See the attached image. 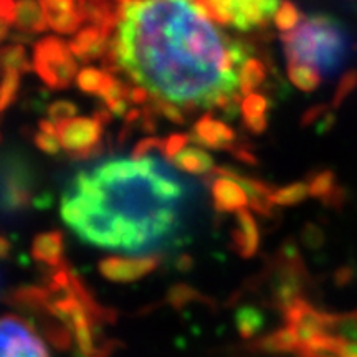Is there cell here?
I'll return each mask as SVG.
<instances>
[{"label": "cell", "mask_w": 357, "mask_h": 357, "mask_svg": "<svg viewBox=\"0 0 357 357\" xmlns=\"http://www.w3.org/2000/svg\"><path fill=\"white\" fill-rule=\"evenodd\" d=\"M250 53L252 45L223 37L190 0H128L102 61L105 71H124L151 96L215 109L240 91Z\"/></svg>", "instance_id": "obj_1"}, {"label": "cell", "mask_w": 357, "mask_h": 357, "mask_svg": "<svg viewBox=\"0 0 357 357\" xmlns=\"http://www.w3.org/2000/svg\"><path fill=\"white\" fill-rule=\"evenodd\" d=\"M185 199L184 182L155 159H111L71 178L60 211L83 242L141 255L176 238Z\"/></svg>", "instance_id": "obj_2"}, {"label": "cell", "mask_w": 357, "mask_h": 357, "mask_svg": "<svg viewBox=\"0 0 357 357\" xmlns=\"http://www.w3.org/2000/svg\"><path fill=\"white\" fill-rule=\"evenodd\" d=\"M287 61H300L333 77L351 55V38L344 25L329 15H312L296 30L281 35Z\"/></svg>", "instance_id": "obj_3"}, {"label": "cell", "mask_w": 357, "mask_h": 357, "mask_svg": "<svg viewBox=\"0 0 357 357\" xmlns=\"http://www.w3.org/2000/svg\"><path fill=\"white\" fill-rule=\"evenodd\" d=\"M307 283L310 275L300 248L294 240H284L270 268V284L276 303L288 311L303 300Z\"/></svg>", "instance_id": "obj_4"}, {"label": "cell", "mask_w": 357, "mask_h": 357, "mask_svg": "<svg viewBox=\"0 0 357 357\" xmlns=\"http://www.w3.org/2000/svg\"><path fill=\"white\" fill-rule=\"evenodd\" d=\"M33 68L53 89H66L79 73L70 45L56 37H45L35 43Z\"/></svg>", "instance_id": "obj_5"}, {"label": "cell", "mask_w": 357, "mask_h": 357, "mask_svg": "<svg viewBox=\"0 0 357 357\" xmlns=\"http://www.w3.org/2000/svg\"><path fill=\"white\" fill-rule=\"evenodd\" d=\"M56 137L71 159L86 160L102 151V124L93 118H71L55 124Z\"/></svg>", "instance_id": "obj_6"}, {"label": "cell", "mask_w": 357, "mask_h": 357, "mask_svg": "<svg viewBox=\"0 0 357 357\" xmlns=\"http://www.w3.org/2000/svg\"><path fill=\"white\" fill-rule=\"evenodd\" d=\"M218 24H231L235 29L248 32L268 24L280 8V0H211Z\"/></svg>", "instance_id": "obj_7"}, {"label": "cell", "mask_w": 357, "mask_h": 357, "mask_svg": "<svg viewBox=\"0 0 357 357\" xmlns=\"http://www.w3.org/2000/svg\"><path fill=\"white\" fill-rule=\"evenodd\" d=\"M0 357H52L42 336L29 321L0 318Z\"/></svg>", "instance_id": "obj_8"}, {"label": "cell", "mask_w": 357, "mask_h": 357, "mask_svg": "<svg viewBox=\"0 0 357 357\" xmlns=\"http://www.w3.org/2000/svg\"><path fill=\"white\" fill-rule=\"evenodd\" d=\"M0 182V207L6 212H19L33 199V177L24 162H13L3 171Z\"/></svg>", "instance_id": "obj_9"}, {"label": "cell", "mask_w": 357, "mask_h": 357, "mask_svg": "<svg viewBox=\"0 0 357 357\" xmlns=\"http://www.w3.org/2000/svg\"><path fill=\"white\" fill-rule=\"evenodd\" d=\"M159 265V255L108 257L100 261V273L114 283H131L153 273Z\"/></svg>", "instance_id": "obj_10"}, {"label": "cell", "mask_w": 357, "mask_h": 357, "mask_svg": "<svg viewBox=\"0 0 357 357\" xmlns=\"http://www.w3.org/2000/svg\"><path fill=\"white\" fill-rule=\"evenodd\" d=\"M189 139L195 146L208 147V149H229L231 151L236 142L235 131L225 123L213 119L211 114H205L194 124L189 134Z\"/></svg>", "instance_id": "obj_11"}, {"label": "cell", "mask_w": 357, "mask_h": 357, "mask_svg": "<svg viewBox=\"0 0 357 357\" xmlns=\"http://www.w3.org/2000/svg\"><path fill=\"white\" fill-rule=\"evenodd\" d=\"M42 2L47 24L58 33H73L82 26L84 20L75 0H40Z\"/></svg>", "instance_id": "obj_12"}, {"label": "cell", "mask_w": 357, "mask_h": 357, "mask_svg": "<svg viewBox=\"0 0 357 357\" xmlns=\"http://www.w3.org/2000/svg\"><path fill=\"white\" fill-rule=\"evenodd\" d=\"M310 187V195L312 199L319 200L328 208H341L346 202L344 187L337 182L336 174L331 169H319L311 172L306 178Z\"/></svg>", "instance_id": "obj_13"}, {"label": "cell", "mask_w": 357, "mask_h": 357, "mask_svg": "<svg viewBox=\"0 0 357 357\" xmlns=\"http://www.w3.org/2000/svg\"><path fill=\"white\" fill-rule=\"evenodd\" d=\"M111 37H113V33L106 32L100 26L88 25L79 30V33L68 45L77 60L88 63V61L98 60V58H105Z\"/></svg>", "instance_id": "obj_14"}, {"label": "cell", "mask_w": 357, "mask_h": 357, "mask_svg": "<svg viewBox=\"0 0 357 357\" xmlns=\"http://www.w3.org/2000/svg\"><path fill=\"white\" fill-rule=\"evenodd\" d=\"M212 199L213 208L220 213H231L242 212L248 205V195L243 190V187L236 184L235 181L227 177L213 178L212 185Z\"/></svg>", "instance_id": "obj_15"}, {"label": "cell", "mask_w": 357, "mask_h": 357, "mask_svg": "<svg viewBox=\"0 0 357 357\" xmlns=\"http://www.w3.org/2000/svg\"><path fill=\"white\" fill-rule=\"evenodd\" d=\"M231 245L242 258H252L257 255L260 247V230L255 217L248 211H242L235 217V229L231 230Z\"/></svg>", "instance_id": "obj_16"}, {"label": "cell", "mask_w": 357, "mask_h": 357, "mask_svg": "<svg viewBox=\"0 0 357 357\" xmlns=\"http://www.w3.org/2000/svg\"><path fill=\"white\" fill-rule=\"evenodd\" d=\"M65 235L60 230L43 231L35 236L32 243V257L38 263L50 268H60L65 265Z\"/></svg>", "instance_id": "obj_17"}, {"label": "cell", "mask_w": 357, "mask_h": 357, "mask_svg": "<svg viewBox=\"0 0 357 357\" xmlns=\"http://www.w3.org/2000/svg\"><path fill=\"white\" fill-rule=\"evenodd\" d=\"M13 24L24 33L43 32L48 24L42 2L40 0H19L15 7V22Z\"/></svg>", "instance_id": "obj_18"}, {"label": "cell", "mask_w": 357, "mask_h": 357, "mask_svg": "<svg viewBox=\"0 0 357 357\" xmlns=\"http://www.w3.org/2000/svg\"><path fill=\"white\" fill-rule=\"evenodd\" d=\"M174 167L178 171L187 172V174H207L215 169L213 166V159L211 154L205 153L200 147L189 146L182 151L181 154H177L172 160Z\"/></svg>", "instance_id": "obj_19"}, {"label": "cell", "mask_w": 357, "mask_h": 357, "mask_svg": "<svg viewBox=\"0 0 357 357\" xmlns=\"http://www.w3.org/2000/svg\"><path fill=\"white\" fill-rule=\"evenodd\" d=\"M326 334L346 344H357V310L344 314H328Z\"/></svg>", "instance_id": "obj_20"}, {"label": "cell", "mask_w": 357, "mask_h": 357, "mask_svg": "<svg viewBox=\"0 0 357 357\" xmlns=\"http://www.w3.org/2000/svg\"><path fill=\"white\" fill-rule=\"evenodd\" d=\"M288 78L294 86L305 93H312L319 88L323 75L318 70L300 61H288Z\"/></svg>", "instance_id": "obj_21"}, {"label": "cell", "mask_w": 357, "mask_h": 357, "mask_svg": "<svg viewBox=\"0 0 357 357\" xmlns=\"http://www.w3.org/2000/svg\"><path fill=\"white\" fill-rule=\"evenodd\" d=\"M266 79V66L263 65V61L258 60V58H250L242 66L238 75V82H240V93L243 96L252 95L253 91L258 86H261Z\"/></svg>", "instance_id": "obj_22"}, {"label": "cell", "mask_w": 357, "mask_h": 357, "mask_svg": "<svg viewBox=\"0 0 357 357\" xmlns=\"http://www.w3.org/2000/svg\"><path fill=\"white\" fill-rule=\"evenodd\" d=\"M113 75L105 70L83 68L77 77V86L83 93H88V95L101 96V93L108 88V84L113 82Z\"/></svg>", "instance_id": "obj_23"}, {"label": "cell", "mask_w": 357, "mask_h": 357, "mask_svg": "<svg viewBox=\"0 0 357 357\" xmlns=\"http://www.w3.org/2000/svg\"><path fill=\"white\" fill-rule=\"evenodd\" d=\"M310 195V187H307L306 181L293 182V184L280 187V189H275L273 194H271V202L275 205H281V207H293V205H298L305 202Z\"/></svg>", "instance_id": "obj_24"}, {"label": "cell", "mask_w": 357, "mask_h": 357, "mask_svg": "<svg viewBox=\"0 0 357 357\" xmlns=\"http://www.w3.org/2000/svg\"><path fill=\"white\" fill-rule=\"evenodd\" d=\"M0 66L3 71L13 70L19 73H25L30 70L29 58H26V52L22 45H10L0 50Z\"/></svg>", "instance_id": "obj_25"}, {"label": "cell", "mask_w": 357, "mask_h": 357, "mask_svg": "<svg viewBox=\"0 0 357 357\" xmlns=\"http://www.w3.org/2000/svg\"><path fill=\"white\" fill-rule=\"evenodd\" d=\"M301 22V12L294 6L291 0H283L275 15V24L283 33H289L296 30Z\"/></svg>", "instance_id": "obj_26"}, {"label": "cell", "mask_w": 357, "mask_h": 357, "mask_svg": "<svg viewBox=\"0 0 357 357\" xmlns=\"http://www.w3.org/2000/svg\"><path fill=\"white\" fill-rule=\"evenodd\" d=\"M270 100L265 95H258V93H252V95L245 96L242 101V114L243 121L247 119H258V118H268L266 111L270 108Z\"/></svg>", "instance_id": "obj_27"}, {"label": "cell", "mask_w": 357, "mask_h": 357, "mask_svg": "<svg viewBox=\"0 0 357 357\" xmlns=\"http://www.w3.org/2000/svg\"><path fill=\"white\" fill-rule=\"evenodd\" d=\"M356 89H357V70L346 71L344 77L339 79L333 100L329 102L331 109L336 111L341 108V106L344 105V101L356 91Z\"/></svg>", "instance_id": "obj_28"}, {"label": "cell", "mask_w": 357, "mask_h": 357, "mask_svg": "<svg viewBox=\"0 0 357 357\" xmlns=\"http://www.w3.org/2000/svg\"><path fill=\"white\" fill-rule=\"evenodd\" d=\"M20 84V73L13 70H6L0 82V111H3L15 100Z\"/></svg>", "instance_id": "obj_29"}, {"label": "cell", "mask_w": 357, "mask_h": 357, "mask_svg": "<svg viewBox=\"0 0 357 357\" xmlns=\"http://www.w3.org/2000/svg\"><path fill=\"white\" fill-rule=\"evenodd\" d=\"M147 106H149V108L153 109L155 114H160L162 118L169 119V121H172L176 124H184L185 123V116H184V113H182V109L178 108L177 105H174V102L164 100V98L153 96Z\"/></svg>", "instance_id": "obj_30"}, {"label": "cell", "mask_w": 357, "mask_h": 357, "mask_svg": "<svg viewBox=\"0 0 357 357\" xmlns=\"http://www.w3.org/2000/svg\"><path fill=\"white\" fill-rule=\"evenodd\" d=\"M77 105L66 100H58L48 106V121L58 124L66 119H71L77 114Z\"/></svg>", "instance_id": "obj_31"}, {"label": "cell", "mask_w": 357, "mask_h": 357, "mask_svg": "<svg viewBox=\"0 0 357 357\" xmlns=\"http://www.w3.org/2000/svg\"><path fill=\"white\" fill-rule=\"evenodd\" d=\"M326 235L316 223H306L301 230V242L307 250H319L324 245Z\"/></svg>", "instance_id": "obj_32"}, {"label": "cell", "mask_w": 357, "mask_h": 357, "mask_svg": "<svg viewBox=\"0 0 357 357\" xmlns=\"http://www.w3.org/2000/svg\"><path fill=\"white\" fill-rule=\"evenodd\" d=\"M189 141V136H185V134H171V136H167L166 139H164L162 154L166 155L169 160H174L177 154H181L182 151L185 149V144Z\"/></svg>", "instance_id": "obj_33"}, {"label": "cell", "mask_w": 357, "mask_h": 357, "mask_svg": "<svg viewBox=\"0 0 357 357\" xmlns=\"http://www.w3.org/2000/svg\"><path fill=\"white\" fill-rule=\"evenodd\" d=\"M162 149H164V139H159V137H144V139L136 142V146H134L132 159L136 160L146 159L151 151H160V153H162Z\"/></svg>", "instance_id": "obj_34"}, {"label": "cell", "mask_w": 357, "mask_h": 357, "mask_svg": "<svg viewBox=\"0 0 357 357\" xmlns=\"http://www.w3.org/2000/svg\"><path fill=\"white\" fill-rule=\"evenodd\" d=\"M33 141H35V146L47 154H52V155L58 154L61 149V144H60V141H58V137L52 136V134L43 132V131L35 134Z\"/></svg>", "instance_id": "obj_35"}, {"label": "cell", "mask_w": 357, "mask_h": 357, "mask_svg": "<svg viewBox=\"0 0 357 357\" xmlns=\"http://www.w3.org/2000/svg\"><path fill=\"white\" fill-rule=\"evenodd\" d=\"M15 7L17 2H13V0H0V20L13 24L15 22Z\"/></svg>", "instance_id": "obj_36"}, {"label": "cell", "mask_w": 357, "mask_h": 357, "mask_svg": "<svg viewBox=\"0 0 357 357\" xmlns=\"http://www.w3.org/2000/svg\"><path fill=\"white\" fill-rule=\"evenodd\" d=\"M231 155L236 159H240L242 162H247V164H252V166H257V158L252 154V151L248 149L247 146H240V144H235L231 147Z\"/></svg>", "instance_id": "obj_37"}, {"label": "cell", "mask_w": 357, "mask_h": 357, "mask_svg": "<svg viewBox=\"0 0 357 357\" xmlns=\"http://www.w3.org/2000/svg\"><path fill=\"white\" fill-rule=\"evenodd\" d=\"M243 126H245V129H247L248 132L261 134V132H265L266 128H268V118L247 119V121H243Z\"/></svg>", "instance_id": "obj_38"}, {"label": "cell", "mask_w": 357, "mask_h": 357, "mask_svg": "<svg viewBox=\"0 0 357 357\" xmlns=\"http://www.w3.org/2000/svg\"><path fill=\"white\" fill-rule=\"evenodd\" d=\"M192 265H194V260H192L190 255H187V253H181L176 260H174V266L177 268V270L181 271H185V270H190Z\"/></svg>", "instance_id": "obj_39"}, {"label": "cell", "mask_w": 357, "mask_h": 357, "mask_svg": "<svg viewBox=\"0 0 357 357\" xmlns=\"http://www.w3.org/2000/svg\"><path fill=\"white\" fill-rule=\"evenodd\" d=\"M352 278H354V270H352V268H349V266L339 268L337 273H336V281L339 284L349 283Z\"/></svg>", "instance_id": "obj_40"}, {"label": "cell", "mask_w": 357, "mask_h": 357, "mask_svg": "<svg viewBox=\"0 0 357 357\" xmlns=\"http://www.w3.org/2000/svg\"><path fill=\"white\" fill-rule=\"evenodd\" d=\"M12 252V245L6 236H0V258H7Z\"/></svg>", "instance_id": "obj_41"}, {"label": "cell", "mask_w": 357, "mask_h": 357, "mask_svg": "<svg viewBox=\"0 0 357 357\" xmlns=\"http://www.w3.org/2000/svg\"><path fill=\"white\" fill-rule=\"evenodd\" d=\"M7 35H8V24L7 22L0 20V43L7 38Z\"/></svg>", "instance_id": "obj_42"}]
</instances>
